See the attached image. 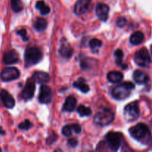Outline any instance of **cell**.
Wrapping results in <instances>:
<instances>
[{
	"label": "cell",
	"mask_w": 152,
	"mask_h": 152,
	"mask_svg": "<svg viewBox=\"0 0 152 152\" xmlns=\"http://www.w3.org/2000/svg\"><path fill=\"white\" fill-rule=\"evenodd\" d=\"M114 118V113L111 109L102 108L95 114L94 117V123L100 126H105L111 124Z\"/></svg>",
	"instance_id": "6da1fadb"
},
{
	"label": "cell",
	"mask_w": 152,
	"mask_h": 152,
	"mask_svg": "<svg viewBox=\"0 0 152 152\" xmlns=\"http://www.w3.org/2000/svg\"><path fill=\"white\" fill-rule=\"evenodd\" d=\"M134 88V83L131 82H126L114 88L112 90V96L117 99H125L129 97L131 91L133 90Z\"/></svg>",
	"instance_id": "7a4b0ae2"
},
{
	"label": "cell",
	"mask_w": 152,
	"mask_h": 152,
	"mask_svg": "<svg viewBox=\"0 0 152 152\" xmlns=\"http://www.w3.org/2000/svg\"><path fill=\"white\" fill-rule=\"evenodd\" d=\"M42 58V53L37 47L28 48L25 53V66L29 67L40 62Z\"/></svg>",
	"instance_id": "3957f363"
},
{
	"label": "cell",
	"mask_w": 152,
	"mask_h": 152,
	"mask_svg": "<svg viewBox=\"0 0 152 152\" xmlns=\"http://www.w3.org/2000/svg\"><path fill=\"white\" fill-rule=\"evenodd\" d=\"M123 135L119 132H111L106 134V141L111 152H117L121 145Z\"/></svg>",
	"instance_id": "277c9868"
},
{
	"label": "cell",
	"mask_w": 152,
	"mask_h": 152,
	"mask_svg": "<svg viewBox=\"0 0 152 152\" xmlns=\"http://www.w3.org/2000/svg\"><path fill=\"white\" fill-rule=\"evenodd\" d=\"M140 115L139 103L137 101H134L128 104L124 108V116L127 121H134Z\"/></svg>",
	"instance_id": "5b68a950"
},
{
	"label": "cell",
	"mask_w": 152,
	"mask_h": 152,
	"mask_svg": "<svg viewBox=\"0 0 152 152\" xmlns=\"http://www.w3.org/2000/svg\"><path fill=\"white\" fill-rule=\"evenodd\" d=\"M129 132H130L131 135L137 140H142L144 138L150 134L148 126L143 123H139V124L132 127L129 129Z\"/></svg>",
	"instance_id": "8992f818"
},
{
	"label": "cell",
	"mask_w": 152,
	"mask_h": 152,
	"mask_svg": "<svg viewBox=\"0 0 152 152\" xmlns=\"http://www.w3.org/2000/svg\"><path fill=\"white\" fill-rule=\"evenodd\" d=\"M134 62L138 65L142 67H146L151 63V59L149 53L145 48H142L140 50L137 51L134 55Z\"/></svg>",
	"instance_id": "52a82bcc"
},
{
	"label": "cell",
	"mask_w": 152,
	"mask_h": 152,
	"mask_svg": "<svg viewBox=\"0 0 152 152\" xmlns=\"http://www.w3.org/2000/svg\"><path fill=\"white\" fill-rule=\"evenodd\" d=\"M20 76L19 71L14 67H7L4 68L1 73V79L4 82L12 81L18 79Z\"/></svg>",
	"instance_id": "ba28073f"
},
{
	"label": "cell",
	"mask_w": 152,
	"mask_h": 152,
	"mask_svg": "<svg viewBox=\"0 0 152 152\" xmlns=\"http://www.w3.org/2000/svg\"><path fill=\"white\" fill-rule=\"evenodd\" d=\"M53 97L52 91L49 86L46 85H42L40 88L39 95V101L42 104H47L51 101Z\"/></svg>",
	"instance_id": "9c48e42d"
},
{
	"label": "cell",
	"mask_w": 152,
	"mask_h": 152,
	"mask_svg": "<svg viewBox=\"0 0 152 152\" xmlns=\"http://www.w3.org/2000/svg\"><path fill=\"white\" fill-rule=\"evenodd\" d=\"M35 92V82L32 78L28 79L27 80L26 85L25 86L23 91H22V97L25 99H30L33 98Z\"/></svg>",
	"instance_id": "30bf717a"
},
{
	"label": "cell",
	"mask_w": 152,
	"mask_h": 152,
	"mask_svg": "<svg viewBox=\"0 0 152 152\" xmlns=\"http://www.w3.org/2000/svg\"><path fill=\"white\" fill-rule=\"evenodd\" d=\"M96 13L99 20L102 22H105L108 19L109 14V7L106 4L99 3L97 4L96 8Z\"/></svg>",
	"instance_id": "8fae6325"
},
{
	"label": "cell",
	"mask_w": 152,
	"mask_h": 152,
	"mask_svg": "<svg viewBox=\"0 0 152 152\" xmlns=\"http://www.w3.org/2000/svg\"><path fill=\"white\" fill-rule=\"evenodd\" d=\"M91 0H78L74 6V13L77 15H83L88 10Z\"/></svg>",
	"instance_id": "7c38bea8"
},
{
	"label": "cell",
	"mask_w": 152,
	"mask_h": 152,
	"mask_svg": "<svg viewBox=\"0 0 152 152\" xmlns=\"http://www.w3.org/2000/svg\"><path fill=\"white\" fill-rule=\"evenodd\" d=\"M0 99H1L4 106L7 108H13L14 107V99L7 91L1 90L0 91Z\"/></svg>",
	"instance_id": "4fadbf2b"
},
{
	"label": "cell",
	"mask_w": 152,
	"mask_h": 152,
	"mask_svg": "<svg viewBox=\"0 0 152 152\" xmlns=\"http://www.w3.org/2000/svg\"><path fill=\"white\" fill-rule=\"evenodd\" d=\"M19 56L15 50H10L6 52L3 56V62L6 65H12L19 62Z\"/></svg>",
	"instance_id": "5bb4252c"
},
{
	"label": "cell",
	"mask_w": 152,
	"mask_h": 152,
	"mask_svg": "<svg viewBox=\"0 0 152 152\" xmlns=\"http://www.w3.org/2000/svg\"><path fill=\"white\" fill-rule=\"evenodd\" d=\"M59 52L61 56L66 59H69L73 55V48L66 41H62L60 47H59Z\"/></svg>",
	"instance_id": "9a60e30c"
},
{
	"label": "cell",
	"mask_w": 152,
	"mask_h": 152,
	"mask_svg": "<svg viewBox=\"0 0 152 152\" xmlns=\"http://www.w3.org/2000/svg\"><path fill=\"white\" fill-rule=\"evenodd\" d=\"M32 79L35 83L43 84V83H48L50 80V77L48 74L43 71H36L34 73L32 76Z\"/></svg>",
	"instance_id": "2e32d148"
},
{
	"label": "cell",
	"mask_w": 152,
	"mask_h": 152,
	"mask_svg": "<svg viewBox=\"0 0 152 152\" xmlns=\"http://www.w3.org/2000/svg\"><path fill=\"white\" fill-rule=\"evenodd\" d=\"M133 77L134 81L136 82L137 84L142 85L145 84V83H148V76L145 74V72L142 71H140V70H136V71L134 72L133 74Z\"/></svg>",
	"instance_id": "e0dca14e"
},
{
	"label": "cell",
	"mask_w": 152,
	"mask_h": 152,
	"mask_svg": "<svg viewBox=\"0 0 152 152\" xmlns=\"http://www.w3.org/2000/svg\"><path fill=\"white\" fill-rule=\"evenodd\" d=\"M76 105H77V99H76V98L73 96H69L65 99L62 109L65 111L71 112V111L75 110Z\"/></svg>",
	"instance_id": "ac0fdd59"
},
{
	"label": "cell",
	"mask_w": 152,
	"mask_h": 152,
	"mask_svg": "<svg viewBox=\"0 0 152 152\" xmlns=\"http://www.w3.org/2000/svg\"><path fill=\"white\" fill-rule=\"evenodd\" d=\"M107 79L111 83H119L123 79V74L120 71H111L107 75Z\"/></svg>",
	"instance_id": "d6986e66"
},
{
	"label": "cell",
	"mask_w": 152,
	"mask_h": 152,
	"mask_svg": "<svg viewBox=\"0 0 152 152\" xmlns=\"http://www.w3.org/2000/svg\"><path fill=\"white\" fill-rule=\"evenodd\" d=\"M74 87L76 88H78L79 90L81 91L83 93H88L90 90V88L88 84H86V81L84 80V79L80 78L79 80H77V81H75L74 83Z\"/></svg>",
	"instance_id": "ffe728a7"
},
{
	"label": "cell",
	"mask_w": 152,
	"mask_h": 152,
	"mask_svg": "<svg viewBox=\"0 0 152 152\" xmlns=\"http://www.w3.org/2000/svg\"><path fill=\"white\" fill-rule=\"evenodd\" d=\"M144 39V34L140 31H137L134 33L130 37V42L134 45L141 44Z\"/></svg>",
	"instance_id": "44dd1931"
},
{
	"label": "cell",
	"mask_w": 152,
	"mask_h": 152,
	"mask_svg": "<svg viewBox=\"0 0 152 152\" xmlns=\"http://www.w3.org/2000/svg\"><path fill=\"white\" fill-rule=\"evenodd\" d=\"M36 8L39 10L42 15H47L50 11V7L48 5H47L45 3V1H42V0L38 1L36 3Z\"/></svg>",
	"instance_id": "7402d4cb"
},
{
	"label": "cell",
	"mask_w": 152,
	"mask_h": 152,
	"mask_svg": "<svg viewBox=\"0 0 152 152\" xmlns=\"http://www.w3.org/2000/svg\"><path fill=\"white\" fill-rule=\"evenodd\" d=\"M48 26V22L46 19L43 18H38L34 22V27L37 31H42L46 29Z\"/></svg>",
	"instance_id": "603a6c76"
},
{
	"label": "cell",
	"mask_w": 152,
	"mask_h": 152,
	"mask_svg": "<svg viewBox=\"0 0 152 152\" xmlns=\"http://www.w3.org/2000/svg\"><path fill=\"white\" fill-rule=\"evenodd\" d=\"M102 41L98 39H92L89 42V47L91 49L92 51L94 53H97L99 48L102 46Z\"/></svg>",
	"instance_id": "cb8c5ba5"
},
{
	"label": "cell",
	"mask_w": 152,
	"mask_h": 152,
	"mask_svg": "<svg viewBox=\"0 0 152 152\" xmlns=\"http://www.w3.org/2000/svg\"><path fill=\"white\" fill-rule=\"evenodd\" d=\"M77 112L80 117H89L91 114V110L88 107H86L83 105H80L77 109Z\"/></svg>",
	"instance_id": "d4e9b609"
},
{
	"label": "cell",
	"mask_w": 152,
	"mask_h": 152,
	"mask_svg": "<svg viewBox=\"0 0 152 152\" xmlns=\"http://www.w3.org/2000/svg\"><path fill=\"white\" fill-rule=\"evenodd\" d=\"M11 8L16 13L20 12L23 9V4L21 0H10Z\"/></svg>",
	"instance_id": "484cf974"
},
{
	"label": "cell",
	"mask_w": 152,
	"mask_h": 152,
	"mask_svg": "<svg viewBox=\"0 0 152 152\" xmlns=\"http://www.w3.org/2000/svg\"><path fill=\"white\" fill-rule=\"evenodd\" d=\"M114 56L116 58V63L117 65H122V62H123V52L121 49H117L114 52Z\"/></svg>",
	"instance_id": "4316f807"
},
{
	"label": "cell",
	"mask_w": 152,
	"mask_h": 152,
	"mask_svg": "<svg viewBox=\"0 0 152 152\" xmlns=\"http://www.w3.org/2000/svg\"><path fill=\"white\" fill-rule=\"evenodd\" d=\"M31 126H32V124L30 122V120H25V121L22 122V123H21L19 125V128L20 129H22V130H28Z\"/></svg>",
	"instance_id": "83f0119b"
},
{
	"label": "cell",
	"mask_w": 152,
	"mask_h": 152,
	"mask_svg": "<svg viewBox=\"0 0 152 152\" xmlns=\"http://www.w3.org/2000/svg\"><path fill=\"white\" fill-rule=\"evenodd\" d=\"M62 133L64 136L65 137H71V134H72V129H71V126H64L62 128Z\"/></svg>",
	"instance_id": "f1b7e54d"
},
{
	"label": "cell",
	"mask_w": 152,
	"mask_h": 152,
	"mask_svg": "<svg viewBox=\"0 0 152 152\" xmlns=\"http://www.w3.org/2000/svg\"><path fill=\"white\" fill-rule=\"evenodd\" d=\"M16 34L22 37V39L23 41L27 42L29 40V37H28V35H27V31L25 29H24V28H22V29L16 31Z\"/></svg>",
	"instance_id": "f546056e"
},
{
	"label": "cell",
	"mask_w": 152,
	"mask_h": 152,
	"mask_svg": "<svg viewBox=\"0 0 152 152\" xmlns=\"http://www.w3.org/2000/svg\"><path fill=\"white\" fill-rule=\"evenodd\" d=\"M127 23V20L125 17H119L118 19H117V25L119 27V28H123Z\"/></svg>",
	"instance_id": "4dcf8cb0"
},
{
	"label": "cell",
	"mask_w": 152,
	"mask_h": 152,
	"mask_svg": "<svg viewBox=\"0 0 152 152\" xmlns=\"http://www.w3.org/2000/svg\"><path fill=\"white\" fill-rule=\"evenodd\" d=\"M57 140V135L54 133V132H52V134L49 135V137H48V139L46 140V142H47L48 144H51L53 143L55 141Z\"/></svg>",
	"instance_id": "1f68e13d"
},
{
	"label": "cell",
	"mask_w": 152,
	"mask_h": 152,
	"mask_svg": "<svg viewBox=\"0 0 152 152\" xmlns=\"http://www.w3.org/2000/svg\"><path fill=\"white\" fill-rule=\"evenodd\" d=\"M71 127L72 131H74L76 134H79L81 132V126L79 124H73L72 126H71Z\"/></svg>",
	"instance_id": "d6a6232c"
},
{
	"label": "cell",
	"mask_w": 152,
	"mask_h": 152,
	"mask_svg": "<svg viewBox=\"0 0 152 152\" xmlns=\"http://www.w3.org/2000/svg\"><path fill=\"white\" fill-rule=\"evenodd\" d=\"M68 145H71V147H75L77 146V144H78V142H77V140L75 138H71L68 140Z\"/></svg>",
	"instance_id": "836d02e7"
},
{
	"label": "cell",
	"mask_w": 152,
	"mask_h": 152,
	"mask_svg": "<svg viewBox=\"0 0 152 152\" xmlns=\"http://www.w3.org/2000/svg\"><path fill=\"white\" fill-rule=\"evenodd\" d=\"M5 134V132L3 130V129L1 127H0V135H4Z\"/></svg>",
	"instance_id": "e575fe53"
},
{
	"label": "cell",
	"mask_w": 152,
	"mask_h": 152,
	"mask_svg": "<svg viewBox=\"0 0 152 152\" xmlns=\"http://www.w3.org/2000/svg\"><path fill=\"white\" fill-rule=\"evenodd\" d=\"M53 152H62V151L61 149H59V148H58V149H56Z\"/></svg>",
	"instance_id": "d590c367"
},
{
	"label": "cell",
	"mask_w": 152,
	"mask_h": 152,
	"mask_svg": "<svg viewBox=\"0 0 152 152\" xmlns=\"http://www.w3.org/2000/svg\"><path fill=\"white\" fill-rule=\"evenodd\" d=\"M151 53H152V46H151Z\"/></svg>",
	"instance_id": "8d00e7d4"
},
{
	"label": "cell",
	"mask_w": 152,
	"mask_h": 152,
	"mask_svg": "<svg viewBox=\"0 0 152 152\" xmlns=\"http://www.w3.org/2000/svg\"><path fill=\"white\" fill-rule=\"evenodd\" d=\"M0 152H1V148H0Z\"/></svg>",
	"instance_id": "74e56055"
}]
</instances>
